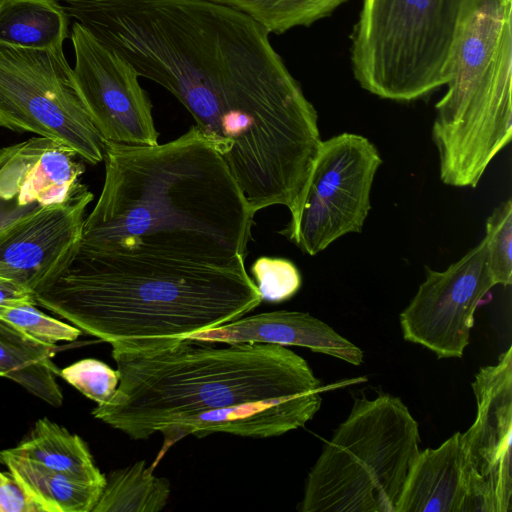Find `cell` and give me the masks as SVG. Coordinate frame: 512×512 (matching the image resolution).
Masks as SVG:
<instances>
[{
  "label": "cell",
  "instance_id": "obj_28",
  "mask_svg": "<svg viewBox=\"0 0 512 512\" xmlns=\"http://www.w3.org/2000/svg\"><path fill=\"white\" fill-rule=\"evenodd\" d=\"M0 512H44L9 473L0 471Z\"/></svg>",
  "mask_w": 512,
  "mask_h": 512
},
{
  "label": "cell",
  "instance_id": "obj_29",
  "mask_svg": "<svg viewBox=\"0 0 512 512\" xmlns=\"http://www.w3.org/2000/svg\"><path fill=\"white\" fill-rule=\"evenodd\" d=\"M5 148L0 149V166L4 159ZM40 207L38 204L21 206L15 200H4L0 198V230L7 225L28 214L32 210Z\"/></svg>",
  "mask_w": 512,
  "mask_h": 512
},
{
  "label": "cell",
  "instance_id": "obj_23",
  "mask_svg": "<svg viewBox=\"0 0 512 512\" xmlns=\"http://www.w3.org/2000/svg\"><path fill=\"white\" fill-rule=\"evenodd\" d=\"M246 14L269 33L282 34L330 15L346 0H213Z\"/></svg>",
  "mask_w": 512,
  "mask_h": 512
},
{
  "label": "cell",
  "instance_id": "obj_13",
  "mask_svg": "<svg viewBox=\"0 0 512 512\" xmlns=\"http://www.w3.org/2000/svg\"><path fill=\"white\" fill-rule=\"evenodd\" d=\"M93 193L84 184L66 202L37 207L0 230V279L32 294L69 266L82 239Z\"/></svg>",
  "mask_w": 512,
  "mask_h": 512
},
{
  "label": "cell",
  "instance_id": "obj_20",
  "mask_svg": "<svg viewBox=\"0 0 512 512\" xmlns=\"http://www.w3.org/2000/svg\"><path fill=\"white\" fill-rule=\"evenodd\" d=\"M69 15L59 0H3L0 43L29 49L63 48Z\"/></svg>",
  "mask_w": 512,
  "mask_h": 512
},
{
  "label": "cell",
  "instance_id": "obj_27",
  "mask_svg": "<svg viewBox=\"0 0 512 512\" xmlns=\"http://www.w3.org/2000/svg\"><path fill=\"white\" fill-rule=\"evenodd\" d=\"M58 376L97 403L109 402L119 385V372L106 363L85 358L58 370Z\"/></svg>",
  "mask_w": 512,
  "mask_h": 512
},
{
  "label": "cell",
  "instance_id": "obj_14",
  "mask_svg": "<svg viewBox=\"0 0 512 512\" xmlns=\"http://www.w3.org/2000/svg\"><path fill=\"white\" fill-rule=\"evenodd\" d=\"M78 157L66 144L41 136L5 147L0 198L21 206L66 202L83 185L85 166Z\"/></svg>",
  "mask_w": 512,
  "mask_h": 512
},
{
  "label": "cell",
  "instance_id": "obj_4",
  "mask_svg": "<svg viewBox=\"0 0 512 512\" xmlns=\"http://www.w3.org/2000/svg\"><path fill=\"white\" fill-rule=\"evenodd\" d=\"M215 344L185 338L151 349L111 346L119 385L92 415L133 440H145L184 416L321 393L306 360L285 346Z\"/></svg>",
  "mask_w": 512,
  "mask_h": 512
},
{
  "label": "cell",
  "instance_id": "obj_5",
  "mask_svg": "<svg viewBox=\"0 0 512 512\" xmlns=\"http://www.w3.org/2000/svg\"><path fill=\"white\" fill-rule=\"evenodd\" d=\"M419 444L399 397L362 393L311 468L299 511L396 512Z\"/></svg>",
  "mask_w": 512,
  "mask_h": 512
},
{
  "label": "cell",
  "instance_id": "obj_26",
  "mask_svg": "<svg viewBox=\"0 0 512 512\" xmlns=\"http://www.w3.org/2000/svg\"><path fill=\"white\" fill-rule=\"evenodd\" d=\"M250 271L262 301L269 303L291 299L302 285L299 269L285 258L261 256L254 261Z\"/></svg>",
  "mask_w": 512,
  "mask_h": 512
},
{
  "label": "cell",
  "instance_id": "obj_11",
  "mask_svg": "<svg viewBox=\"0 0 512 512\" xmlns=\"http://www.w3.org/2000/svg\"><path fill=\"white\" fill-rule=\"evenodd\" d=\"M70 39L75 84L102 139L132 146L157 145L152 103L136 70L76 21Z\"/></svg>",
  "mask_w": 512,
  "mask_h": 512
},
{
  "label": "cell",
  "instance_id": "obj_3",
  "mask_svg": "<svg viewBox=\"0 0 512 512\" xmlns=\"http://www.w3.org/2000/svg\"><path fill=\"white\" fill-rule=\"evenodd\" d=\"M34 298L82 332L131 349L166 346L215 329L262 302L246 269L81 245Z\"/></svg>",
  "mask_w": 512,
  "mask_h": 512
},
{
  "label": "cell",
  "instance_id": "obj_9",
  "mask_svg": "<svg viewBox=\"0 0 512 512\" xmlns=\"http://www.w3.org/2000/svg\"><path fill=\"white\" fill-rule=\"evenodd\" d=\"M473 424L461 433L469 512H510L512 497V347L481 367L471 384Z\"/></svg>",
  "mask_w": 512,
  "mask_h": 512
},
{
  "label": "cell",
  "instance_id": "obj_18",
  "mask_svg": "<svg viewBox=\"0 0 512 512\" xmlns=\"http://www.w3.org/2000/svg\"><path fill=\"white\" fill-rule=\"evenodd\" d=\"M9 454L25 459L74 480L104 487L106 476L96 466L85 441L44 417Z\"/></svg>",
  "mask_w": 512,
  "mask_h": 512
},
{
  "label": "cell",
  "instance_id": "obj_2",
  "mask_svg": "<svg viewBox=\"0 0 512 512\" xmlns=\"http://www.w3.org/2000/svg\"><path fill=\"white\" fill-rule=\"evenodd\" d=\"M103 161L81 246L245 269L255 213L196 125L154 146L104 141Z\"/></svg>",
  "mask_w": 512,
  "mask_h": 512
},
{
  "label": "cell",
  "instance_id": "obj_16",
  "mask_svg": "<svg viewBox=\"0 0 512 512\" xmlns=\"http://www.w3.org/2000/svg\"><path fill=\"white\" fill-rule=\"evenodd\" d=\"M187 338L215 343H269L300 346L358 366L363 351L332 327L309 313L272 311L241 317L215 329L193 333Z\"/></svg>",
  "mask_w": 512,
  "mask_h": 512
},
{
  "label": "cell",
  "instance_id": "obj_25",
  "mask_svg": "<svg viewBox=\"0 0 512 512\" xmlns=\"http://www.w3.org/2000/svg\"><path fill=\"white\" fill-rule=\"evenodd\" d=\"M0 318L31 338L52 346L61 341H74L83 333L76 326L41 312L33 303L8 306Z\"/></svg>",
  "mask_w": 512,
  "mask_h": 512
},
{
  "label": "cell",
  "instance_id": "obj_15",
  "mask_svg": "<svg viewBox=\"0 0 512 512\" xmlns=\"http://www.w3.org/2000/svg\"><path fill=\"white\" fill-rule=\"evenodd\" d=\"M322 404L321 393L246 402L184 416L163 428L162 452L186 435L204 437L223 432L244 437L279 436L303 427Z\"/></svg>",
  "mask_w": 512,
  "mask_h": 512
},
{
  "label": "cell",
  "instance_id": "obj_22",
  "mask_svg": "<svg viewBox=\"0 0 512 512\" xmlns=\"http://www.w3.org/2000/svg\"><path fill=\"white\" fill-rule=\"evenodd\" d=\"M170 483L153 474L144 460L112 471L92 512H159L167 504Z\"/></svg>",
  "mask_w": 512,
  "mask_h": 512
},
{
  "label": "cell",
  "instance_id": "obj_12",
  "mask_svg": "<svg viewBox=\"0 0 512 512\" xmlns=\"http://www.w3.org/2000/svg\"><path fill=\"white\" fill-rule=\"evenodd\" d=\"M432 127L490 104L512 77V0H477L455 41Z\"/></svg>",
  "mask_w": 512,
  "mask_h": 512
},
{
  "label": "cell",
  "instance_id": "obj_17",
  "mask_svg": "<svg viewBox=\"0 0 512 512\" xmlns=\"http://www.w3.org/2000/svg\"><path fill=\"white\" fill-rule=\"evenodd\" d=\"M396 512H469L461 432L454 433L437 448L419 452Z\"/></svg>",
  "mask_w": 512,
  "mask_h": 512
},
{
  "label": "cell",
  "instance_id": "obj_30",
  "mask_svg": "<svg viewBox=\"0 0 512 512\" xmlns=\"http://www.w3.org/2000/svg\"><path fill=\"white\" fill-rule=\"evenodd\" d=\"M36 301L31 292L3 279H0V313L8 306Z\"/></svg>",
  "mask_w": 512,
  "mask_h": 512
},
{
  "label": "cell",
  "instance_id": "obj_24",
  "mask_svg": "<svg viewBox=\"0 0 512 512\" xmlns=\"http://www.w3.org/2000/svg\"><path fill=\"white\" fill-rule=\"evenodd\" d=\"M487 263L496 285L512 283V201L499 204L486 220Z\"/></svg>",
  "mask_w": 512,
  "mask_h": 512
},
{
  "label": "cell",
  "instance_id": "obj_8",
  "mask_svg": "<svg viewBox=\"0 0 512 512\" xmlns=\"http://www.w3.org/2000/svg\"><path fill=\"white\" fill-rule=\"evenodd\" d=\"M381 164L378 149L362 135L344 132L322 140L299 214L279 233L311 256L360 233Z\"/></svg>",
  "mask_w": 512,
  "mask_h": 512
},
{
  "label": "cell",
  "instance_id": "obj_1",
  "mask_svg": "<svg viewBox=\"0 0 512 512\" xmlns=\"http://www.w3.org/2000/svg\"><path fill=\"white\" fill-rule=\"evenodd\" d=\"M69 15L164 87L218 148L265 141L304 93L246 14L213 0H63Z\"/></svg>",
  "mask_w": 512,
  "mask_h": 512
},
{
  "label": "cell",
  "instance_id": "obj_10",
  "mask_svg": "<svg viewBox=\"0 0 512 512\" xmlns=\"http://www.w3.org/2000/svg\"><path fill=\"white\" fill-rule=\"evenodd\" d=\"M495 285L484 238L446 270L426 267L425 280L399 315L403 338L438 358H461L475 311Z\"/></svg>",
  "mask_w": 512,
  "mask_h": 512
},
{
  "label": "cell",
  "instance_id": "obj_6",
  "mask_svg": "<svg viewBox=\"0 0 512 512\" xmlns=\"http://www.w3.org/2000/svg\"><path fill=\"white\" fill-rule=\"evenodd\" d=\"M477 0H363L351 60L362 88L413 101L448 82L458 34Z\"/></svg>",
  "mask_w": 512,
  "mask_h": 512
},
{
  "label": "cell",
  "instance_id": "obj_31",
  "mask_svg": "<svg viewBox=\"0 0 512 512\" xmlns=\"http://www.w3.org/2000/svg\"><path fill=\"white\" fill-rule=\"evenodd\" d=\"M2 2H3V0H0V6H1Z\"/></svg>",
  "mask_w": 512,
  "mask_h": 512
},
{
  "label": "cell",
  "instance_id": "obj_7",
  "mask_svg": "<svg viewBox=\"0 0 512 512\" xmlns=\"http://www.w3.org/2000/svg\"><path fill=\"white\" fill-rule=\"evenodd\" d=\"M0 127L62 142L93 165L103 161L104 140L81 100L63 48L0 43Z\"/></svg>",
  "mask_w": 512,
  "mask_h": 512
},
{
  "label": "cell",
  "instance_id": "obj_21",
  "mask_svg": "<svg viewBox=\"0 0 512 512\" xmlns=\"http://www.w3.org/2000/svg\"><path fill=\"white\" fill-rule=\"evenodd\" d=\"M0 463L44 512H92L103 489L11 455L6 450L0 451Z\"/></svg>",
  "mask_w": 512,
  "mask_h": 512
},
{
  "label": "cell",
  "instance_id": "obj_19",
  "mask_svg": "<svg viewBox=\"0 0 512 512\" xmlns=\"http://www.w3.org/2000/svg\"><path fill=\"white\" fill-rule=\"evenodd\" d=\"M55 346L39 342L0 318V377L21 385L32 395L59 407L58 368L52 362Z\"/></svg>",
  "mask_w": 512,
  "mask_h": 512
}]
</instances>
